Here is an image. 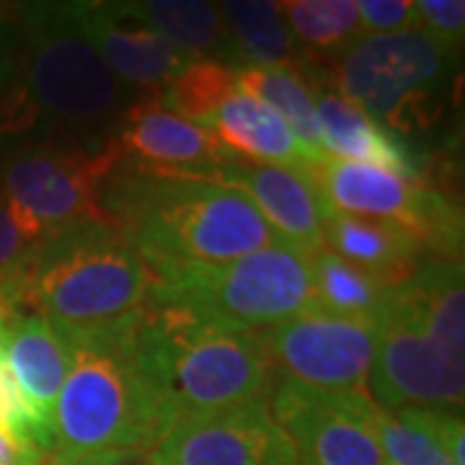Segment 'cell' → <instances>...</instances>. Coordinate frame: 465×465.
I'll return each mask as SVG.
<instances>
[{
	"instance_id": "19",
	"label": "cell",
	"mask_w": 465,
	"mask_h": 465,
	"mask_svg": "<svg viewBox=\"0 0 465 465\" xmlns=\"http://www.w3.org/2000/svg\"><path fill=\"white\" fill-rule=\"evenodd\" d=\"M210 130L223 148L243 163L290 168L308 176L316 166L282 116L241 88L220 106Z\"/></svg>"
},
{
	"instance_id": "29",
	"label": "cell",
	"mask_w": 465,
	"mask_h": 465,
	"mask_svg": "<svg viewBox=\"0 0 465 465\" xmlns=\"http://www.w3.org/2000/svg\"><path fill=\"white\" fill-rule=\"evenodd\" d=\"M0 430L11 434L18 442H26V445L42 450V434L36 427V419H34L18 382L14 381L11 370L3 362V357H0Z\"/></svg>"
},
{
	"instance_id": "5",
	"label": "cell",
	"mask_w": 465,
	"mask_h": 465,
	"mask_svg": "<svg viewBox=\"0 0 465 465\" xmlns=\"http://www.w3.org/2000/svg\"><path fill=\"white\" fill-rule=\"evenodd\" d=\"M137 344L173 421L269 399L272 372L259 333L150 300Z\"/></svg>"
},
{
	"instance_id": "33",
	"label": "cell",
	"mask_w": 465,
	"mask_h": 465,
	"mask_svg": "<svg viewBox=\"0 0 465 465\" xmlns=\"http://www.w3.org/2000/svg\"><path fill=\"white\" fill-rule=\"evenodd\" d=\"M54 465H150L148 452H91L75 458H54Z\"/></svg>"
},
{
	"instance_id": "27",
	"label": "cell",
	"mask_w": 465,
	"mask_h": 465,
	"mask_svg": "<svg viewBox=\"0 0 465 465\" xmlns=\"http://www.w3.org/2000/svg\"><path fill=\"white\" fill-rule=\"evenodd\" d=\"M375 427L388 465H455L437 432L434 409L385 411L378 406Z\"/></svg>"
},
{
	"instance_id": "25",
	"label": "cell",
	"mask_w": 465,
	"mask_h": 465,
	"mask_svg": "<svg viewBox=\"0 0 465 465\" xmlns=\"http://www.w3.org/2000/svg\"><path fill=\"white\" fill-rule=\"evenodd\" d=\"M311 272L318 311L344 318H378L388 302V287L326 246L311 253Z\"/></svg>"
},
{
	"instance_id": "31",
	"label": "cell",
	"mask_w": 465,
	"mask_h": 465,
	"mask_svg": "<svg viewBox=\"0 0 465 465\" xmlns=\"http://www.w3.org/2000/svg\"><path fill=\"white\" fill-rule=\"evenodd\" d=\"M354 5L362 36L414 29V0H354Z\"/></svg>"
},
{
	"instance_id": "13",
	"label": "cell",
	"mask_w": 465,
	"mask_h": 465,
	"mask_svg": "<svg viewBox=\"0 0 465 465\" xmlns=\"http://www.w3.org/2000/svg\"><path fill=\"white\" fill-rule=\"evenodd\" d=\"M109 143L119 155V171L153 179L194 182L238 161L210 127L171 114L155 96H137L114 122Z\"/></svg>"
},
{
	"instance_id": "32",
	"label": "cell",
	"mask_w": 465,
	"mask_h": 465,
	"mask_svg": "<svg viewBox=\"0 0 465 465\" xmlns=\"http://www.w3.org/2000/svg\"><path fill=\"white\" fill-rule=\"evenodd\" d=\"M18 52V26H16V5L8 11V5H0V91L5 88L14 65H16Z\"/></svg>"
},
{
	"instance_id": "20",
	"label": "cell",
	"mask_w": 465,
	"mask_h": 465,
	"mask_svg": "<svg viewBox=\"0 0 465 465\" xmlns=\"http://www.w3.org/2000/svg\"><path fill=\"white\" fill-rule=\"evenodd\" d=\"M122 16L148 26L192 60L232 65L231 36L215 3L204 0H127L112 3ZM235 67V65H232Z\"/></svg>"
},
{
	"instance_id": "3",
	"label": "cell",
	"mask_w": 465,
	"mask_h": 465,
	"mask_svg": "<svg viewBox=\"0 0 465 465\" xmlns=\"http://www.w3.org/2000/svg\"><path fill=\"white\" fill-rule=\"evenodd\" d=\"M137 321L63 333L70 367L54 403L50 455L148 452L173 424L137 344Z\"/></svg>"
},
{
	"instance_id": "11",
	"label": "cell",
	"mask_w": 465,
	"mask_h": 465,
	"mask_svg": "<svg viewBox=\"0 0 465 465\" xmlns=\"http://www.w3.org/2000/svg\"><path fill=\"white\" fill-rule=\"evenodd\" d=\"M266 403L292 442L295 465H388L375 427L378 403L367 391L274 381Z\"/></svg>"
},
{
	"instance_id": "4",
	"label": "cell",
	"mask_w": 465,
	"mask_h": 465,
	"mask_svg": "<svg viewBox=\"0 0 465 465\" xmlns=\"http://www.w3.org/2000/svg\"><path fill=\"white\" fill-rule=\"evenodd\" d=\"M14 282L24 313L78 336L143 316L153 277L112 228L85 223L45 238Z\"/></svg>"
},
{
	"instance_id": "34",
	"label": "cell",
	"mask_w": 465,
	"mask_h": 465,
	"mask_svg": "<svg viewBox=\"0 0 465 465\" xmlns=\"http://www.w3.org/2000/svg\"><path fill=\"white\" fill-rule=\"evenodd\" d=\"M42 458H45L42 450L18 442L0 430V465H36Z\"/></svg>"
},
{
	"instance_id": "21",
	"label": "cell",
	"mask_w": 465,
	"mask_h": 465,
	"mask_svg": "<svg viewBox=\"0 0 465 465\" xmlns=\"http://www.w3.org/2000/svg\"><path fill=\"white\" fill-rule=\"evenodd\" d=\"M465 274L463 262L424 259L399 295L427 331L455 357L465 360Z\"/></svg>"
},
{
	"instance_id": "8",
	"label": "cell",
	"mask_w": 465,
	"mask_h": 465,
	"mask_svg": "<svg viewBox=\"0 0 465 465\" xmlns=\"http://www.w3.org/2000/svg\"><path fill=\"white\" fill-rule=\"evenodd\" d=\"M119 171L114 145L39 140L0 150V194L36 243L85 223L106 225L104 194Z\"/></svg>"
},
{
	"instance_id": "12",
	"label": "cell",
	"mask_w": 465,
	"mask_h": 465,
	"mask_svg": "<svg viewBox=\"0 0 465 465\" xmlns=\"http://www.w3.org/2000/svg\"><path fill=\"white\" fill-rule=\"evenodd\" d=\"M150 465H295L292 442L253 401L213 414L183 416L148 450Z\"/></svg>"
},
{
	"instance_id": "18",
	"label": "cell",
	"mask_w": 465,
	"mask_h": 465,
	"mask_svg": "<svg viewBox=\"0 0 465 465\" xmlns=\"http://www.w3.org/2000/svg\"><path fill=\"white\" fill-rule=\"evenodd\" d=\"M326 249L362 269L382 287L396 290L416 274L427 259L411 232L396 223L336 213L323 204Z\"/></svg>"
},
{
	"instance_id": "35",
	"label": "cell",
	"mask_w": 465,
	"mask_h": 465,
	"mask_svg": "<svg viewBox=\"0 0 465 465\" xmlns=\"http://www.w3.org/2000/svg\"><path fill=\"white\" fill-rule=\"evenodd\" d=\"M36 465H54V460H52L50 452H45V458H42V460H39V463H36Z\"/></svg>"
},
{
	"instance_id": "24",
	"label": "cell",
	"mask_w": 465,
	"mask_h": 465,
	"mask_svg": "<svg viewBox=\"0 0 465 465\" xmlns=\"http://www.w3.org/2000/svg\"><path fill=\"white\" fill-rule=\"evenodd\" d=\"M277 8L308 65L331 67L362 36L354 0H290Z\"/></svg>"
},
{
	"instance_id": "26",
	"label": "cell",
	"mask_w": 465,
	"mask_h": 465,
	"mask_svg": "<svg viewBox=\"0 0 465 465\" xmlns=\"http://www.w3.org/2000/svg\"><path fill=\"white\" fill-rule=\"evenodd\" d=\"M235 91H238V67L220 60H192L155 99L171 114L210 127L220 106Z\"/></svg>"
},
{
	"instance_id": "1",
	"label": "cell",
	"mask_w": 465,
	"mask_h": 465,
	"mask_svg": "<svg viewBox=\"0 0 465 465\" xmlns=\"http://www.w3.org/2000/svg\"><path fill=\"white\" fill-rule=\"evenodd\" d=\"M16 26V65L0 91V150L106 140L137 94L101 63L78 26L75 3H21Z\"/></svg>"
},
{
	"instance_id": "6",
	"label": "cell",
	"mask_w": 465,
	"mask_h": 465,
	"mask_svg": "<svg viewBox=\"0 0 465 465\" xmlns=\"http://www.w3.org/2000/svg\"><path fill=\"white\" fill-rule=\"evenodd\" d=\"M150 300L238 331H266L313 308L311 256L277 241L228 264L150 272Z\"/></svg>"
},
{
	"instance_id": "23",
	"label": "cell",
	"mask_w": 465,
	"mask_h": 465,
	"mask_svg": "<svg viewBox=\"0 0 465 465\" xmlns=\"http://www.w3.org/2000/svg\"><path fill=\"white\" fill-rule=\"evenodd\" d=\"M238 88L264 101L266 106H272L282 116L300 148L308 153L313 163H321L326 158L321 150L316 96L302 63L292 67H241Z\"/></svg>"
},
{
	"instance_id": "10",
	"label": "cell",
	"mask_w": 465,
	"mask_h": 465,
	"mask_svg": "<svg viewBox=\"0 0 465 465\" xmlns=\"http://www.w3.org/2000/svg\"><path fill=\"white\" fill-rule=\"evenodd\" d=\"M272 382L316 391H367L378 349V318H344L308 308L259 331Z\"/></svg>"
},
{
	"instance_id": "14",
	"label": "cell",
	"mask_w": 465,
	"mask_h": 465,
	"mask_svg": "<svg viewBox=\"0 0 465 465\" xmlns=\"http://www.w3.org/2000/svg\"><path fill=\"white\" fill-rule=\"evenodd\" d=\"M194 182L213 183L243 194L284 243L295 246L308 256L326 246L323 200L308 173L231 161L225 166L202 173Z\"/></svg>"
},
{
	"instance_id": "7",
	"label": "cell",
	"mask_w": 465,
	"mask_h": 465,
	"mask_svg": "<svg viewBox=\"0 0 465 465\" xmlns=\"http://www.w3.org/2000/svg\"><path fill=\"white\" fill-rule=\"evenodd\" d=\"M455 52L421 32L360 36L333 67L331 85L401 143L432 133L445 112Z\"/></svg>"
},
{
	"instance_id": "22",
	"label": "cell",
	"mask_w": 465,
	"mask_h": 465,
	"mask_svg": "<svg viewBox=\"0 0 465 465\" xmlns=\"http://www.w3.org/2000/svg\"><path fill=\"white\" fill-rule=\"evenodd\" d=\"M220 16L231 36L232 65L292 67L302 63L298 45L284 24L277 3L269 0H228L220 3Z\"/></svg>"
},
{
	"instance_id": "30",
	"label": "cell",
	"mask_w": 465,
	"mask_h": 465,
	"mask_svg": "<svg viewBox=\"0 0 465 465\" xmlns=\"http://www.w3.org/2000/svg\"><path fill=\"white\" fill-rule=\"evenodd\" d=\"M36 246L39 243L18 225L8 202L0 194V284L16 280Z\"/></svg>"
},
{
	"instance_id": "16",
	"label": "cell",
	"mask_w": 465,
	"mask_h": 465,
	"mask_svg": "<svg viewBox=\"0 0 465 465\" xmlns=\"http://www.w3.org/2000/svg\"><path fill=\"white\" fill-rule=\"evenodd\" d=\"M0 357L18 382L42 434V450H52V419L70 367V347L60 329L36 313H18L0 331Z\"/></svg>"
},
{
	"instance_id": "28",
	"label": "cell",
	"mask_w": 465,
	"mask_h": 465,
	"mask_svg": "<svg viewBox=\"0 0 465 465\" xmlns=\"http://www.w3.org/2000/svg\"><path fill=\"white\" fill-rule=\"evenodd\" d=\"M414 32L427 34L430 39L458 52L465 36L463 0H416Z\"/></svg>"
},
{
	"instance_id": "17",
	"label": "cell",
	"mask_w": 465,
	"mask_h": 465,
	"mask_svg": "<svg viewBox=\"0 0 465 465\" xmlns=\"http://www.w3.org/2000/svg\"><path fill=\"white\" fill-rule=\"evenodd\" d=\"M305 65V73L316 96L318 127H321V150L331 161L367 163L388 168L403 176L419 179L421 168L399 137L388 133L382 124L347 101L329 81V67Z\"/></svg>"
},
{
	"instance_id": "9",
	"label": "cell",
	"mask_w": 465,
	"mask_h": 465,
	"mask_svg": "<svg viewBox=\"0 0 465 465\" xmlns=\"http://www.w3.org/2000/svg\"><path fill=\"white\" fill-rule=\"evenodd\" d=\"M367 393L385 411H463L465 360L427 331L396 290L388 292V302L378 316V349Z\"/></svg>"
},
{
	"instance_id": "15",
	"label": "cell",
	"mask_w": 465,
	"mask_h": 465,
	"mask_svg": "<svg viewBox=\"0 0 465 465\" xmlns=\"http://www.w3.org/2000/svg\"><path fill=\"white\" fill-rule=\"evenodd\" d=\"M78 26L122 85L140 96H161L192 63L163 36L122 16L112 3H75Z\"/></svg>"
},
{
	"instance_id": "2",
	"label": "cell",
	"mask_w": 465,
	"mask_h": 465,
	"mask_svg": "<svg viewBox=\"0 0 465 465\" xmlns=\"http://www.w3.org/2000/svg\"><path fill=\"white\" fill-rule=\"evenodd\" d=\"M106 228L150 272L228 264L282 241L243 194L202 182L116 171L104 194Z\"/></svg>"
}]
</instances>
